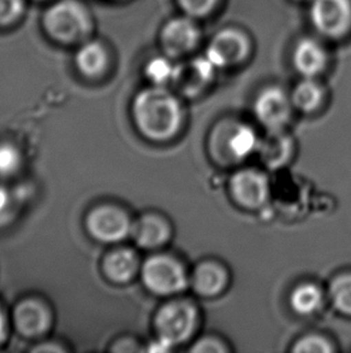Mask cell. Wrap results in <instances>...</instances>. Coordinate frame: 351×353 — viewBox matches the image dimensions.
<instances>
[{"mask_svg": "<svg viewBox=\"0 0 351 353\" xmlns=\"http://www.w3.org/2000/svg\"><path fill=\"white\" fill-rule=\"evenodd\" d=\"M323 97V88L318 82L314 81L313 77H304V80L295 87L290 98L295 109L304 114H310L321 105Z\"/></svg>", "mask_w": 351, "mask_h": 353, "instance_id": "21", "label": "cell"}, {"mask_svg": "<svg viewBox=\"0 0 351 353\" xmlns=\"http://www.w3.org/2000/svg\"><path fill=\"white\" fill-rule=\"evenodd\" d=\"M260 140L257 132L248 124L228 123L217 132V150L230 162H242L257 153Z\"/></svg>", "mask_w": 351, "mask_h": 353, "instance_id": "7", "label": "cell"}, {"mask_svg": "<svg viewBox=\"0 0 351 353\" xmlns=\"http://www.w3.org/2000/svg\"><path fill=\"white\" fill-rule=\"evenodd\" d=\"M332 351L331 343L318 334L306 335L292 347V352L296 353H330Z\"/></svg>", "mask_w": 351, "mask_h": 353, "instance_id": "25", "label": "cell"}, {"mask_svg": "<svg viewBox=\"0 0 351 353\" xmlns=\"http://www.w3.org/2000/svg\"><path fill=\"white\" fill-rule=\"evenodd\" d=\"M43 32L54 43L80 45L90 39L94 22L86 5L80 0H58L45 10Z\"/></svg>", "mask_w": 351, "mask_h": 353, "instance_id": "2", "label": "cell"}, {"mask_svg": "<svg viewBox=\"0 0 351 353\" xmlns=\"http://www.w3.org/2000/svg\"><path fill=\"white\" fill-rule=\"evenodd\" d=\"M190 352L194 353H224L228 352V347L217 338L204 336L202 339L198 340Z\"/></svg>", "mask_w": 351, "mask_h": 353, "instance_id": "27", "label": "cell"}, {"mask_svg": "<svg viewBox=\"0 0 351 353\" xmlns=\"http://www.w3.org/2000/svg\"><path fill=\"white\" fill-rule=\"evenodd\" d=\"M6 203H8V196H6V193L0 188V210L4 209L5 206H6Z\"/></svg>", "mask_w": 351, "mask_h": 353, "instance_id": "31", "label": "cell"}, {"mask_svg": "<svg viewBox=\"0 0 351 353\" xmlns=\"http://www.w3.org/2000/svg\"><path fill=\"white\" fill-rule=\"evenodd\" d=\"M176 65H173L167 58H153L146 67V75L154 86H164L167 83H172L175 75Z\"/></svg>", "mask_w": 351, "mask_h": 353, "instance_id": "24", "label": "cell"}, {"mask_svg": "<svg viewBox=\"0 0 351 353\" xmlns=\"http://www.w3.org/2000/svg\"><path fill=\"white\" fill-rule=\"evenodd\" d=\"M310 14L319 32L339 37L351 23L350 0H312Z\"/></svg>", "mask_w": 351, "mask_h": 353, "instance_id": "10", "label": "cell"}, {"mask_svg": "<svg viewBox=\"0 0 351 353\" xmlns=\"http://www.w3.org/2000/svg\"><path fill=\"white\" fill-rule=\"evenodd\" d=\"M12 321L16 332L27 339L41 338L51 330L52 311L38 298H25L14 306Z\"/></svg>", "mask_w": 351, "mask_h": 353, "instance_id": "8", "label": "cell"}, {"mask_svg": "<svg viewBox=\"0 0 351 353\" xmlns=\"http://www.w3.org/2000/svg\"><path fill=\"white\" fill-rule=\"evenodd\" d=\"M323 294L321 288L314 283H302L291 292V309L301 316L313 315L321 307Z\"/></svg>", "mask_w": 351, "mask_h": 353, "instance_id": "20", "label": "cell"}, {"mask_svg": "<svg viewBox=\"0 0 351 353\" xmlns=\"http://www.w3.org/2000/svg\"><path fill=\"white\" fill-rule=\"evenodd\" d=\"M215 69L206 56L195 58L190 62L176 65L172 83L183 96H198L212 81Z\"/></svg>", "mask_w": 351, "mask_h": 353, "instance_id": "12", "label": "cell"}, {"mask_svg": "<svg viewBox=\"0 0 351 353\" xmlns=\"http://www.w3.org/2000/svg\"><path fill=\"white\" fill-rule=\"evenodd\" d=\"M133 222L118 206H96L87 215L86 228L90 236L103 243H118L131 234Z\"/></svg>", "mask_w": 351, "mask_h": 353, "instance_id": "5", "label": "cell"}, {"mask_svg": "<svg viewBox=\"0 0 351 353\" xmlns=\"http://www.w3.org/2000/svg\"><path fill=\"white\" fill-rule=\"evenodd\" d=\"M34 352H61V351H64L63 347H61L59 345L56 344V343H45L43 345H39L36 346L35 349H33Z\"/></svg>", "mask_w": 351, "mask_h": 353, "instance_id": "30", "label": "cell"}, {"mask_svg": "<svg viewBox=\"0 0 351 353\" xmlns=\"http://www.w3.org/2000/svg\"><path fill=\"white\" fill-rule=\"evenodd\" d=\"M230 193L238 205L247 210H257L270 199V182L265 174L254 169H243L233 174L230 182Z\"/></svg>", "mask_w": 351, "mask_h": 353, "instance_id": "6", "label": "cell"}, {"mask_svg": "<svg viewBox=\"0 0 351 353\" xmlns=\"http://www.w3.org/2000/svg\"><path fill=\"white\" fill-rule=\"evenodd\" d=\"M38 1H43V0H38Z\"/></svg>", "mask_w": 351, "mask_h": 353, "instance_id": "32", "label": "cell"}, {"mask_svg": "<svg viewBox=\"0 0 351 353\" xmlns=\"http://www.w3.org/2000/svg\"><path fill=\"white\" fill-rule=\"evenodd\" d=\"M191 290L202 298H213L222 294L228 285V272L224 265L215 262H204L195 268L190 275Z\"/></svg>", "mask_w": 351, "mask_h": 353, "instance_id": "15", "label": "cell"}, {"mask_svg": "<svg viewBox=\"0 0 351 353\" xmlns=\"http://www.w3.org/2000/svg\"><path fill=\"white\" fill-rule=\"evenodd\" d=\"M199 314L187 301H173L162 305L154 317V328L158 340L173 349L184 344L194 335L198 328Z\"/></svg>", "mask_w": 351, "mask_h": 353, "instance_id": "4", "label": "cell"}, {"mask_svg": "<svg viewBox=\"0 0 351 353\" xmlns=\"http://www.w3.org/2000/svg\"><path fill=\"white\" fill-rule=\"evenodd\" d=\"M9 336V322L5 316L4 310L0 305V345L4 344Z\"/></svg>", "mask_w": 351, "mask_h": 353, "instance_id": "29", "label": "cell"}, {"mask_svg": "<svg viewBox=\"0 0 351 353\" xmlns=\"http://www.w3.org/2000/svg\"><path fill=\"white\" fill-rule=\"evenodd\" d=\"M171 236V225L169 221L157 214H146L134 221L130 234L134 243L143 250L162 248L170 241Z\"/></svg>", "mask_w": 351, "mask_h": 353, "instance_id": "13", "label": "cell"}, {"mask_svg": "<svg viewBox=\"0 0 351 353\" xmlns=\"http://www.w3.org/2000/svg\"><path fill=\"white\" fill-rule=\"evenodd\" d=\"M141 264L138 253L128 248H114L105 256L103 272L105 276L116 285H124L133 281L140 274Z\"/></svg>", "mask_w": 351, "mask_h": 353, "instance_id": "16", "label": "cell"}, {"mask_svg": "<svg viewBox=\"0 0 351 353\" xmlns=\"http://www.w3.org/2000/svg\"><path fill=\"white\" fill-rule=\"evenodd\" d=\"M140 276L148 292L158 296H177L189 287L182 263L169 254H154L141 264Z\"/></svg>", "mask_w": 351, "mask_h": 353, "instance_id": "3", "label": "cell"}, {"mask_svg": "<svg viewBox=\"0 0 351 353\" xmlns=\"http://www.w3.org/2000/svg\"><path fill=\"white\" fill-rule=\"evenodd\" d=\"M23 157L19 148L11 143H0V177H12L19 172Z\"/></svg>", "mask_w": 351, "mask_h": 353, "instance_id": "23", "label": "cell"}, {"mask_svg": "<svg viewBox=\"0 0 351 353\" xmlns=\"http://www.w3.org/2000/svg\"><path fill=\"white\" fill-rule=\"evenodd\" d=\"M291 98L277 87L266 88L254 103V114L267 130L284 129L292 112Z\"/></svg>", "mask_w": 351, "mask_h": 353, "instance_id": "9", "label": "cell"}, {"mask_svg": "<svg viewBox=\"0 0 351 353\" xmlns=\"http://www.w3.org/2000/svg\"><path fill=\"white\" fill-rule=\"evenodd\" d=\"M182 9L191 16H202L213 8L215 0H178Z\"/></svg>", "mask_w": 351, "mask_h": 353, "instance_id": "28", "label": "cell"}, {"mask_svg": "<svg viewBox=\"0 0 351 353\" xmlns=\"http://www.w3.org/2000/svg\"><path fill=\"white\" fill-rule=\"evenodd\" d=\"M330 296L341 314L351 316V274L339 275L331 282Z\"/></svg>", "mask_w": 351, "mask_h": 353, "instance_id": "22", "label": "cell"}, {"mask_svg": "<svg viewBox=\"0 0 351 353\" xmlns=\"http://www.w3.org/2000/svg\"><path fill=\"white\" fill-rule=\"evenodd\" d=\"M24 0H0V28H6L22 19Z\"/></svg>", "mask_w": 351, "mask_h": 353, "instance_id": "26", "label": "cell"}, {"mask_svg": "<svg viewBox=\"0 0 351 353\" xmlns=\"http://www.w3.org/2000/svg\"><path fill=\"white\" fill-rule=\"evenodd\" d=\"M199 39V29L188 17H177L169 21L162 28L160 41L164 51L170 57H177L194 48Z\"/></svg>", "mask_w": 351, "mask_h": 353, "instance_id": "14", "label": "cell"}, {"mask_svg": "<svg viewBox=\"0 0 351 353\" xmlns=\"http://www.w3.org/2000/svg\"><path fill=\"white\" fill-rule=\"evenodd\" d=\"M326 63L323 48L315 40L304 39L295 48L294 65L304 77H314L323 70Z\"/></svg>", "mask_w": 351, "mask_h": 353, "instance_id": "19", "label": "cell"}, {"mask_svg": "<svg viewBox=\"0 0 351 353\" xmlns=\"http://www.w3.org/2000/svg\"><path fill=\"white\" fill-rule=\"evenodd\" d=\"M247 51L246 37L233 29H225L212 39L206 51V57L218 69L241 62Z\"/></svg>", "mask_w": 351, "mask_h": 353, "instance_id": "11", "label": "cell"}, {"mask_svg": "<svg viewBox=\"0 0 351 353\" xmlns=\"http://www.w3.org/2000/svg\"><path fill=\"white\" fill-rule=\"evenodd\" d=\"M109 65V51L104 43L88 39L80 43L75 54V67L82 77L98 79L107 72Z\"/></svg>", "mask_w": 351, "mask_h": 353, "instance_id": "17", "label": "cell"}, {"mask_svg": "<svg viewBox=\"0 0 351 353\" xmlns=\"http://www.w3.org/2000/svg\"><path fill=\"white\" fill-rule=\"evenodd\" d=\"M257 153L266 167L278 169L294 156V140L284 129L267 130V135L260 140Z\"/></svg>", "mask_w": 351, "mask_h": 353, "instance_id": "18", "label": "cell"}, {"mask_svg": "<svg viewBox=\"0 0 351 353\" xmlns=\"http://www.w3.org/2000/svg\"><path fill=\"white\" fill-rule=\"evenodd\" d=\"M131 114L140 134L154 143H165L175 138L183 119L178 99L165 87L154 85L135 96Z\"/></svg>", "mask_w": 351, "mask_h": 353, "instance_id": "1", "label": "cell"}]
</instances>
